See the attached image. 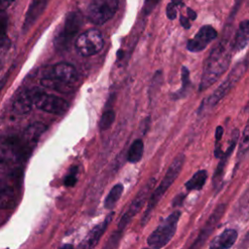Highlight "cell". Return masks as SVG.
<instances>
[{
  "instance_id": "cell-16",
  "label": "cell",
  "mask_w": 249,
  "mask_h": 249,
  "mask_svg": "<svg viewBox=\"0 0 249 249\" xmlns=\"http://www.w3.org/2000/svg\"><path fill=\"white\" fill-rule=\"evenodd\" d=\"M237 138H238V130L235 129L232 133V138L231 140V144L229 146V148L227 149L226 153L223 154V156L220 157V162L216 168V171L214 173V176H213V181H214V184L217 185V183H219L222 179V176H223V172H224V168L226 166V163L230 158V156L231 155L233 149L235 148V145H236V141H237Z\"/></svg>"
},
{
  "instance_id": "cell-12",
  "label": "cell",
  "mask_w": 249,
  "mask_h": 249,
  "mask_svg": "<svg viewBox=\"0 0 249 249\" xmlns=\"http://www.w3.org/2000/svg\"><path fill=\"white\" fill-rule=\"evenodd\" d=\"M225 208H226V205L224 203H222V204H220L216 207V209L212 212V214L210 215V217L206 221L205 225L203 226L198 237L196 238V240L194 242V244L191 247L200 246L206 240V238L208 237L210 232L214 230L215 226L217 225V223L219 222V220L223 216V214L225 212Z\"/></svg>"
},
{
  "instance_id": "cell-24",
  "label": "cell",
  "mask_w": 249,
  "mask_h": 249,
  "mask_svg": "<svg viewBox=\"0 0 249 249\" xmlns=\"http://www.w3.org/2000/svg\"><path fill=\"white\" fill-rule=\"evenodd\" d=\"M7 15L4 10H0V49L9 45V40L7 37Z\"/></svg>"
},
{
  "instance_id": "cell-27",
  "label": "cell",
  "mask_w": 249,
  "mask_h": 249,
  "mask_svg": "<svg viewBox=\"0 0 249 249\" xmlns=\"http://www.w3.org/2000/svg\"><path fill=\"white\" fill-rule=\"evenodd\" d=\"M181 77H182V89H181V90L177 93V97H180L183 91L186 93L185 89H186L187 88H189V86H190V73H189L188 68L185 67V66L182 67ZM185 93H184V94H185Z\"/></svg>"
},
{
  "instance_id": "cell-21",
  "label": "cell",
  "mask_w": 249,
  "mask_h": 249,
  "mask_svg": "<svg viewBox=\"0 0 249 249\" xmlns=\"http://www.w3.org/2000/svg\"><path fill=\"white\" fill-rule=\"evenodd\" d=\"M46 130V125L41 123H35L29 125L23 133V140L27 142H33L36 141L42 133Z\"/></svg>"
},
{
  "instance_id": "cell-14",
  "label": "cell",
  "mask_w": 249,
  "mask_h": 249,
  "mask_svg": "<svg viewBox=\"0 0 249 249\" xmlns=\"http://www.w3.org/2000/svg\"><path fill=\"white\" fill-rule=\"evenodd\" d=\"M50 0H32L30 3V6L28 8V11L26 13L23 29H28L35 21L36 19L41 16V14L46 9L48 2Z\"/></svg>"
},
{
  "instance_id": "cell-32",
  "label": "cell",
  "mask_w": 249,
  "mask_h": 249,
  "mask_svg": "<svg viewBox=\"0 0 249 249\" xmlns=\"http://www.w3.org/2000/svg\"><path fill=\"white\" fill-rule=\"evenodd\" d=\"M180 22L183 25L184 28H190L191 27V23L189 21V18H186L184 16H180Z\"/></svg>"
},
{
  "instance_id": "cell-30",
  "label": "cell",
  "mask_w": 249,
  "mask_h": 249,
  "mask_svg": "<svg viewBox=\"0 0 249 249\" xmlns=\"http://www.w3.org/2000/svg\"><path fill=\"white\" fill-rule=\"evenodd\" d=\"M176 6H174L172 3H169L166 7V16L169 19H174L176 18L177 15V11H176Z\"/></svg>"
},
{
  "instance_id": "cell-3",
  "label": "cell",
  "mask_w": 249,
  "mask_h": 249,
  "mask_svg": "<svg viewBox=\"0 0 249 249\" xmlns=\"http://www.w3.org/2000/svg\"><path fill=\"white\" fill-rule=\"evenodd\" d=\"M180 216V211H174L162 220L159 227L147 238V244L156 249L162 248L167 245L176 231Z\"/></svg>"
},
{
  "instance_id": "cell-35",
  "label": "cell",
  "mask_w": 249,
  "mask_h": 249,
  "mask_svg": "<svg viewBox=\"0 0 249 249\" xmlns=\"http://www.w3.org/2000/svg\"><path fill=\"white\" fill-rule=\"evenodd\" d=\"M187 10H188V18H189V19H192V20L196 19V12L193 11L192 9H190V8H188Z\"/></svg>"
},
{
  "instance_id": "cell-22",
  "label": "cell",
  "mask_w": 249,
  "mask_h": 249,
  "mask_svg": "<svg viewBox=\"0 0 249 249\" xmlns=\"http://www.w3.org/2000/svg\"><path fill=\"white\" fill-rule=\"evenodd\" d=\"M144 152V144L141 139H136L130 146L129 151L127 153V160L131 163L138 162L143 156Z\"/></svg>"
},
{
  "instance_id": "cell-18",
  "label": "cell",
  "mask_w": 249,
  "mask_h": 249,
  "mask_svg": "<svg viewBox=\"0 0 249 249\" xmlns=\"http://www.w3.org/2000/svg\"><path fill=\"white\" fill-rule=\"evenodd\" d=\"M32 98L29 90H25L20 92L15 99L13 103V109L17 114L23 115L30 112L32 109Z\"/></svg>"
},
{
  "instance_id": "cell-28",
  "label": "cell",
  "mask_w": 249,
  "mask_h": 249,
  "mask_svg": "<svg viewBox=\"0 0 249 249\" xmlns=\"http://www.w3.org/2000/svg\"><path fill=\"white\" fill-rule=\"evenodd\" d=\"M77 166H73L71 169H70V173L65 176L64 178V185L67 186V187H73L76 182H77V177H76V174H77Z\"/></svg>"
},
{
  "instance_id": "cell-25",
  "label": "cell",
  "mask_w": 249,
  "mask_h": 249,
  "mask_svg": "<svg viewBox=\"0 0 249 249\" xmlns=\"http://www.w3.org/2000/svg\"><path fill=\"white\" fill-rule=\"evenodd\" d=\"M115 117H116V114L112 110H108V111L104 112L99 121V129L102 131L108 129L114 123Z\"/></svg>"
},
{
  "instance_id": "cell-19",
  "label": "cell",
  "mask_w": 249,
  "mask_h": 249,
  "mask_svg": "<svg viewBox=\"0 0 249 249\" xmlns=\"http://www.w3.org/2000/svg\"><path fill=\"white\" fill-rule=\"evenodd\" d=\"M248 35H249V27L248 20H244L239 24V28L235 35L232 49L234 51H240L244 49L248 44Z\"/></svg>"
},
{
  "instance_id": "cell-37",
  "label": "cell",
  "mask_w": 249,
  "mask_h": 249,
  "mask_svg": "<svg viewBox=\"0 0 249 249\" xmlns=\"http://www.w3.org/2000/svg\"><path fill=\"white\" fill-rule=\"evenodd\" d=\"M61 248H73L72 244H63L61 245Z\"/></svg>"
},
{
  "instance_id": "cell-23",
  "label": "cell",
  "mask_w": 249,
  "mask_h": 249,
  "mask_svg": "<svg viewBox=\"0 0 249 249\" xmlns=\"http://www.w3.org/2000/svg\"><path fill=\"white\" fill-rule=\"evenodd\" d=\"M123 192H124V187L122 184L115 185L111 189V191L109 192L108 196L105 198V201H104L105 208L112 209L115 206V204L117 203V201L120 199Z\"/></svg>"
},
{
  "instance_id": "cell-1",
  "label": "cell",
  "mask_w": 249,
  "mask_h": 249,
  "mask_svg": "<svg viewBox=\"0 0 249 249\" xmlns=\"http://www.w3.org/2000/svg\"><path fill=\"white\" fill-rule=\"evenodd\" d=\"M231 52L226 46L222 44L216 46L212 50L203 66V71L198 89L199 91L205 90L214 83H216V81L228 69L231 62Z\"/></svg>"
},
{
  "instance_id": "cell-2",
  "label": "cell",
  "mask_w": 249,
  "mask_h": 249,
  "mask_svg": "<svg viewBox=\"0 0 249 249\" xmlns=\"http://www.w3.org/2000/svg\"><path fill=\"white\" fill-rule=\"evenodd\" d=\"M184 162H185V156L184 155H178L173 160V161L171 162L170 166L168 167L162 181L158 186V188L155 190V192L151 195V196L148 200L146 210H145V212H144V214L142 215V218H141V222H140L141 226H145V224L148 222L154 208L158 205V203L160 202L161 197L164 196L166 191L174 183V181L176 180V178L180 174V172L182 170V167L184 165Z\"/></svg>"
},
{
  "instance_id": "cell-20",
  "label": "cell",
  "mask_w": 249,
  "mask_h": 249,
  "mask_svg": "<svg viewBox=\"0 0 249 249\" xmlns=\"http://www.w3.org/2000/svg\"><path fill=\"white\" fill-rule=\"evenodd\" d=\"M207 179V172L205 170H198L196 172L192 178L185 184L187 190H200L204 186Z\"/></svg>"
},
{
  "instance_id": "cell-38",
  "label": "cell",
  "mask_w": 249,
  "mask_h": 249,
  "mask_svg": "<svg viewBox=\"0 0 249 249\" xmlns=\"http://www.w3.org/2000/svg\"><path fill=\"white\" fill-rule=\"evenodd\" d=\"M2 69V62H1V60H0V70Z\"/></svg>"
},
{
  "instance_id": "cell-11",
  "label": "cell",
  "mask_w": 249,
  "mask_h": 249,
  "mask_svg": "<svg viewBox=\"0 0 249 249\" xmlns=\"http://www.w3.org/2000/svg\"><path fill=\"white\" fill-rule=\"evenodd\" d=\"M217 37V31L210 25L202 26L196 36L189 40L187 49L193 53H198L206 48V46Z\"/></svg>"
},
{
  "instance_id": "cell-31",
  "label": "cell",
  "mask_w": 249,
  "mask_h": 249,
  "mask_svg": "<svg viewBox=\"0 0 249 249\" xmlns=\"http://www.w3.org/2000/svg\"><path fill=\"white\" fill-rule=\"evenodd\" d=\"M224 129L222 126H217L216 127V132H215V140H216V144L221 140L222 135H223Z\"/></svg>"
},
{
  "instance_id": "cell-26",
  "label": "cell",
  "mask_w": 249,
  "mask_h": 249,
  "mask_svg": "<svg viewBox=\"0 0 249 249\" xmlns=\"http://www.w3.org/2000/svg\"><path fill=\"white\" fill-rule=\"evenodd\" d=\"M248 143H249V130H248V124L245 125L242 137H241V143L239 146V151H238V156L241 154L243 156L247 150H248Z\"/></svg>"
},
{
  "instance_id": "cell-4",
  "label": "cell",
  "mask_w": 249,
  "mask_h": 249,
  "mask_svg": "<svg viewBox=\"0 0 249 249\" xmlns=\"http://www.w3.org/2000/svg\"><path fill=\"white\" fill-rule=\"evenodd\" d=\"M246 71V65L242 62L236 64L233 69L229 73L227 78L220 84V86L209 95L203 103V107L212 108L215 106L225 95H227L231 89L236 85V83L241 79Z\"/></svg>"
},
{
  "instance_id": "cell-6",
  "label": "cell",
  "mask_w": 249,
  "mask_h": 249,
  "mask_svg": "<svg viewBox=\"0 0 249 249\" xmlns=\"http://www.w3.org/2000/svg\"><path fill=\"white\" fill-rule=\"evenodd\" d=\"M83 24V17L79 12L69 13L64 20L62 28L54 38V45L59 50H64L71 43Z\"/></svg>"
},
{
  "instance_id": "cell-9",
  "label": "cell",
  "mask_w": 249,
  "mask_h": 249,
  "mask_svg": "<svg viewBox=\"0 0 249 249\" xmlns=\"http://www.w3.org/2000/svg\"><path fill=\"white\" fill-rule=\"evenodd\" d=\"M155 184H156V180H155V178H152L141 188V190L138 192V194L135 196V197L131 201L126 212L122 216V218L118 224L119 231H123L124 229H125V227L128 225V223L131 221V219L143 207V205L146 202L148 196L150 195Z\"/></svg>"
},
{
  "instance_id": "cell-15",
  "label": "cell",
  "mask_w": 249,
  "mask_h": 249,
  "mask_svg": "<svg viewBox=\"0 0 249 249\" xmlns=\"http://www.w3.org/2000/svg\"><path fill=\"white\" fill-rule=\"evenodd\" d=\"M237 239V231L233 229H228L224 231L220 235L214 237L210 242V248L228 249L231 247Z\"/></svg>"
},
{
  "instance_id": "cell-34",
  "label": "cell",
  "mask_w": 249,
  "mask_h": 249,
  "mask_svg": "<svg viewBox=\"0 0 249 249\" xmlns=\"http://www.w3.org/2000/svg\"><path fill=\"white\" fill-rule=\"evenodd\" d=\"M15 0H0V10H4L6 8H8L10 6V4H12V2H14Z\"/></svg>"
},
{
  "instance_id": "cell-5",
  "label": "cell",
  "mask_w": 249,
  "mask_h": 249,
  "mask_svg": "<svg viewBox=\"0 0 249 249\" xmlns=\"http://www.w3.org/2000/svg\"><path fill=\"white\" fill-rule=\"evenodd\" d=\"M29 91L33 105L45 112L54 115H62L67 111L69 107L68 103L59 96L48 94L39 89H33Z\"/></svg>"
},
{
  "instance_id": "cell-17",
  "label": "cell",
  "mask_w": 249,
  "mask_h": 249,
  "mask_svg": "<svg viewBox=\"0 0 249 249\" xmlns=\"http://www.w3.org/2000/svg\"><path fill=\"white\" fill-rule=\"evenodd\" d=\"M15 201V188L8 181L0 180V208H9Z\"/></svg>"
},
{
  "instance_id": "cell-8",
  "label": "cell",
  "mask_w": 249,
  "mask_h": 249,
  "mask_svg": "<svg viewBox=\"0 0 249 249\" xmlns=\"http://www.w3.org/2000/svg\"><path fill=\"white\" fill-rule=\"evenodd\" d=\"M118 6V0H92L87 10V17L94 24H103L113 18Z\"/></svg>"
},
{
  "instance_id": "cell-10",
  "label": "cell",
  "mask_w": 249,
  "mask_h": 249,
  "mask_svg": "<svg viewBox=\"0 0 249 249\" xmlns=\"http://www.w3.org/2000/svg\"><path fill=\"white\" fill-rule=\"evenodd\" d=\"M44 77L53 78L63 84L72 86L78 80L77 69L70 63L59 62L45 72Z\"/></svg>"
},
{
  "instance_id": "cell-36",
  "label": "cell",
  "mask_w": 249,
  "mask_h": 249,
  "mask_svg": "<svg viewBox=\"0 0 249 249\" xmlns=\"http://www.w3.org/2000/svg\"><path fill=\"white\" fill-rule=\"evenodd\" d=\"M171 3L174 6H182L183 5V1L182 0H171Z\"/></svg>"
},
{
  "instance_id": "cell-33",
  "label": "cell",
  "mask_w": 249,
  "mask_h": 249,
  "mask_svg": "<svg viewBox=\"0 0 249 249\" xmlns=\"http://www.w3.org/2000/svg\"><path fill=\"white\" fill-rule=\"evenodd\" d=\"M184 197H185V196H184L183 194H181V195L177 196L173 199V203H172V205H173V206L181 205V204H182V201H183V199H184Z\"/></svg>"
},
{
  "instance_id": "cell-29",
  "label": "cell",
  "mask_w": 249,
  "mask_h": 249,
  "mask_svg": "<svg viewBox=\"0 0 249 249\" xmlns=\"http://www.w3.org/2000/svg\"><path fill=\"white\" fill-rule=\"evenodd\" d=\"M160 0H145V3H144V13L147 15V14H150L154 8L157 6V4L159 3Z\"/></svg>"
},
{
  "instance_id": "cell-7",
  "label": "cell",
  "mask_w": 249,
  "mask_h": 249,
  "mask_svg": "<svg viewBox=\"0 0 249 249\" xmlns=\"http://www.w3.org/2000/svg\"><path fill=\"white\" fill-rule=\"evenodd\" d=\"M104 45L102 34L97 29H89L82 33L75 42L77 53L82 56H90L99 53Z\"/></svg>"
},
{
  "instance_id": "cell-13",
  "label": "cell",
  "mask_w": 249,
  "mask_h": 249,
  "mask_svg": "<svg viewBox=\"0 0 249 249\" xmlns=\"http://www.w3.org/2000/svg\"><path fill=\"white\" fill-rule=\"evenodd\" d=\"M113 215H114L113 212L110 213V214L105 218V220H104L102 223H100L99 225L95 226V227L89 232V234L85 237V239L82 241V243L80 244V247H81V248H92V247H94V246L98 243V241H99L100 237L102 236L103 232L106 231L108 225H109L110 222L112 221Z\"/></svg>"
}]
</instances>
